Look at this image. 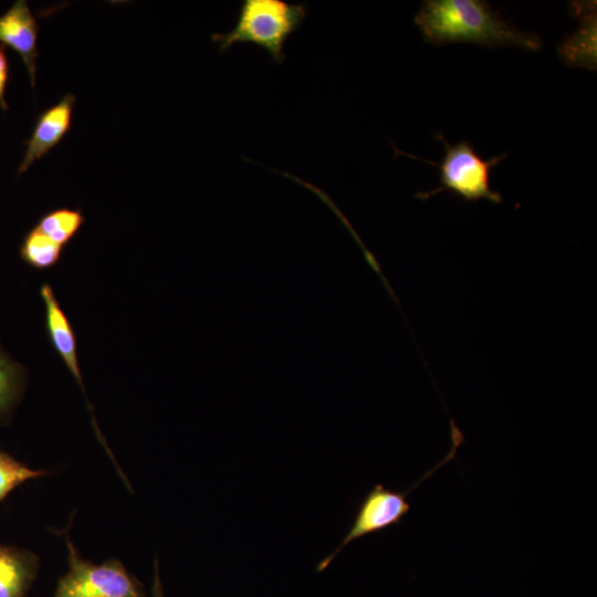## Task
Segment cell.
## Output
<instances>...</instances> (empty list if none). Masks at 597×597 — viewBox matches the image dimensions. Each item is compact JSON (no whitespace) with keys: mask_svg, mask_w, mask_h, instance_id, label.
<instances>
[{"mask_svg":"<svg viewBox=\"0 0 597 597\" xmlns=\"http://www.w3.org/2000/svg\"><path fill=\"white\" fill-rule=\"evenodd\" d=\"M569 8L570 13L579 22L577 29L558 43V56L569 67H584L596 71V1H572Z\"/></svg>","mask_w":597,"mask_h":597,"instance_id":"ba28073f","label":"cell"},{"mask_svg":"<svg viewBox=\"0 0 597 597\" xmlns=\"http://www.w3.org/2000/svg\"><path fill=\"white\" fill-rule=\"evenodd\" d=\"M38 569L29 551L0 544V597H24Z\"/></svg>","mask_w":597,"mask_h":597,"instance_id":"30bf717a","label":"cell"},{"mask_svg":"<svg viewBox=\"0 0 597 597\" xmlns=\"http://www.w3.org/2000/svg\"><path fill=\"white\" fill-rule=\"evenodd\" d=\"M6 46L0 44V108L6 112L9 105L6 100V92L9 82L10 67Z\"/></svg>","mask_w":597,"mask_h":597,"instance_id":"9a60e30c","label":"cell"},{"mask_svg":"<svg viewBox=\"0 0 597 597\" xmlns=\"http://www.w3.org/2000/svg\"><path fill=\"white\" fill-rule=\"evenodd\" d=\"M305 3L283 0H243L237 23L227 33H214L211 40L224 52L235 43H253L263 48L276 64L285 61L286 40L304 22Z\"/></svg>","mask_w":597,"mask_h":597,"instance_id":"7a4b0ae2","label":"cell"},{"mask_svg":"<svg viewBox=\"0 0 597 597\" xmlns=\"http://www.w3.org/2000/svg\"><path fill=\"white\" fill-rule=\"evenodd\" d=\"M452 426L453 447L449 454L433 469L422 475L415 484L406 491H394L386 489L381 484H376L365 496L358 507L356 517L347 534L342 540L341 544L326 556L318 566L322 569L349 543L365 535L373 534L389 526L399 523L402 517L409 512L410 505L407 501L408 494L428 476H430L439 467L451 460L461 443L462 434Z\"/></svg>","mask_w":597,"mask_h":597,"instance_id":"277c9868","label":"cell"},{"mask_svg":"<svg viewBox=\"0 0 597 597\" xmlns=\"http://www.w3.org/2000/svg\"><path fill=\"white\" fill-rule=\"evenodd\" d=\"M27 384L25 368L0 343V421H6L20 400Z\"/></svg>","mask_w":597,"mask_h":597,"instance_id":"7c38bea8","label":"cell"},{"mask_svg":"<svg viewBox=\"0 0 597 597\" xmlns=\"http://www.w3.org/2000/svg\"><path fill=\"white\" fill-rule=\"evenodd\" d=\"M434 138L443 143L446 150L440 163L411 156L394 147L397 154L429 163L440 169V186L434 190L418 192L417 198L427 200L439 192L448 190L467 202L482 199L493 203L502 202V196L490 187V175L492 168L506 158V154L484 159L475 151L472 144L467 140L451 145L442 132L437 133Z\"/></svg>","mask_w":597,"mask_h":597,"instance_id":"3957f363","label":"cell"},{"mask_svg":"<svg viewBox=\"0 0 597 597\" xmlns=\"http://www.w3.org/2000/svg\"><path fill=\"white\" fill-rule=\"evenodd\" d=\"M84 223L85 217L80 209L62 207L43 213L33 227L65 248L76 237Z\"/></svg>","mask_w":597,"mask_h":597,"instance_id":"8fae6325","label":"cell"},{"mask_svg":"<svg viewBox=\"0 0 597 597\" xmlns=\"http://www.w3.org/2000/svg\"><path fill=\"white\" fill-rule=\"evenodd\" d=\"M75 101L74 94L66 93L36 116L30 137L23 142L25 150L17 169L18 176L48 155L69 134Z\"/></svg>","mask_w":597,"mask_h":597,"instance_id":"8992f818","label":"cell"},{"mask_svg":"<svg viewBox=\"0 0 597 597\" xmlns=\"http://www.w3.org/2000/svg\"><path fill=\"white\" fill-rule=\"evenodd\" d=\"M69 572L59 580L53 597H142L138 584L116 561L96 565L83 561L65 535Z\"/></svg>","mask_w":597,"mask_h":597,"instance_id":"5b68a950","label":"cell"},{"mask_svg":"<svg viewBox=\"0 0 597 597\" xmlns=\"http://www.w3.org/2000/svg\"><path fill=\"white\" fill-rule=\"evenodd\" d=\"M413 21L425 41L436 45L461 42L533 52L543 46L537 33L516 28L481 0H426Z\"/></svg>","mask_w":597,"mask_h":597,"instance_id":"6da1fadb","label":"cell"},{"mask_svg":"<svg viewBox=\"0 0 597 597\" xmlns=\"http://www.w3.org/2000/svg\"><path fill=\"white\" fill-rule=\"evenodd\" d=\"M153 593H154V597H164L157 566H156V575H155V580H154Z\"/></svg>","mask_w":597,"mask_h":597,"instance_id":"2e32d148","label":"cell"},{"mask_svg":"<svg viewBox=\"0 0 597 597\" xmlns=\"http://www.w3.org/2000/svg\"><path fill=\"white\" fill-rule=\"evenodd\" d=\"M39 24L28 1L17 0L0 15V44L21 57L31 86H35Z\"/></svg>","mask_w":597,"mask_h":597,"instance_id":"52a82bcc","label":"cell"},{"mask_svg":"<svg viewBox=\"0 0 597 597\" xmlns=\"http://www.w3.org/2000/svg\"><path fill=\"white\" fill-rule=\"evenodd\" d=\"M64 248L32 227L22 238L19 255L24 264L34 270H49L61 260Z\"/></svg>","mask_w":597,"mask_h":597,"instance_id":"4fadbf2b","label":"cell"},{"mask_svg":"<svg viewBox=\"0 0 597 597\" xmlns=\"http://www.w3.org/2000/svg\"><path fill=\"white\" fill-rule=\"evenodd\" d=\"M48 474L17 461L7 452H0V501L23 482Z\"/></svg>","mask_w":597,"mask_h":597,"instance_id":"5bb4252c","label":"cell"},{"mask_svg":"<svg viewBox=\"0 0 597 597\" xmlns=\"http://www.w3.org/2000/svg\"><path fill=\"white\" fill-rule=\"evenodd\" d=\"M39 292L45 311L44 324L48 338L55 353L85 394L73 325L63 311L50 283H43Z\"/></svg>","mask_w":597,"mask_h":597,"instance_id":"9c48e42d","label":"cell"}]
</instances>
